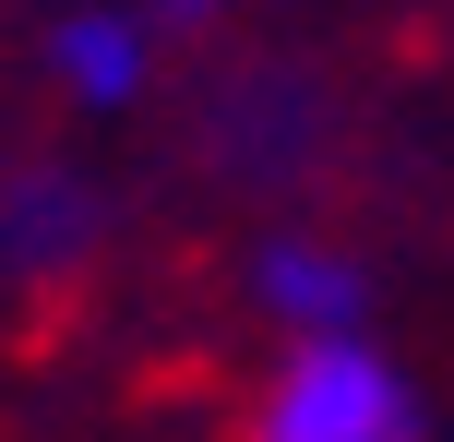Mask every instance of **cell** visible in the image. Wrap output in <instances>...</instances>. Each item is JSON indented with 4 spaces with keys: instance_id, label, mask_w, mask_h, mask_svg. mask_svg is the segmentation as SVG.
<instances>
[{
    "instance_id": "obj_1",
    "label": "cell",
    "mask_w": 454,
    "mask_h": 442,
    "mask_svg": "<svg viewBox=\"0 0 454 442\" xmlns=\"http://www.w3.org/2000/svg\"><path fill=\"white\" fill-rule=\"evenodd\" d=\"M239 442H431V395L371 323L275 335L263 383L239 407Z\"/></svg>"
},
{
    "instance_id": "obj_2",
    "label": "cell",
    "mask_w": 454,
    "mask_h": 442,
    "mask_svg": "<svg viewBox=\"0 0 454 442\" xmlns=\"http://www.w3.org/2000/svg\"><path fill=\"white\" fill-rule=\"evenodd\" d=\"M156 60H168V24L144 0H60L36 36V72L60 84V108L84 120H132L156 96Z\"/></svg>"
},
{
    "instance_id": "obj_3",
    "label": "cell",
    "mask_w": 454,
    "mask_h": 442,
    "mask_svg": "<svg viewBox=\"0 0 454 442\" xmlns=\"http://www.w3.org/2000/svg\"><path fill=\"white\" fill-rule=\"evenodd\" d=\"M239 299L263 335H335V323H371V263L347 239H311V228H263L239 263Z\"/></svg>"
},
{
    "instance_id": "obj_4",
    "label": "cell",
    "mask_w": 454,
    "mask_h": 442,
    "mask_svg": "<svg viewBox=\"0 0 454 442\" xmlns=\"http://www.w3.org/2000/svg\"><path fill=\"white\" fill-rule=\"evenodd\" d=\"M108 239V204H96L84 167H24L0 180V287H48Z\"/></svg>"
},
{
    "instance_id": "obj_5",
    "label": "cell",
    "mask_w": 454,
    "mask_h": 442,
    "mask_svg": "<svg viewBox=\"0 0 454 442\" xmlns=\"http://www.w3.org/2000/svg\"><path fill=\"white\" fill-rule=\"evenodd\" d=\"M144 12H156V24H168V36H180V24H215V12H227V0H144Z\"/></svg>"
},
{
    "instance_id": "obj_6",
    "label": "cell",
    "mask_w": 454,
    "mask_h": 442,
    "mask_svg": "<svg viewBox=\"0 0 454 442\" xmlns=\"http://www.w3.org/2000/svg\"><path fill=\"white\" fill-rule=\"evenodd\" d=\"M48 12H60V0H48Z\"/></svg>"
}]
</instances>
